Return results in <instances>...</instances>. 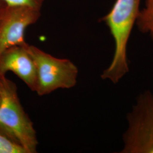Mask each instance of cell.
I'll use <instances>...</instances> for the list:
<instances>
[{"label":"cell","instance_id":"52a82bcc","mask_svg":"<svg viewBox=\"0 0 153 153\" xmlns=\"http://www.w3.org/2000/svg\"><path fill=\"white\" fill-rule=\"evenodd\" d=\"M136 23L141 32L149 33L153 39V0H146L145 7L139 12Z\"/></svg>","mask_w":153,"mask_h":153},{"label":"cell","instance_id":"7c38bea8","mask_svg":"<svg viewBox=\"0 0 153 153\" xmlns=\"http://www.w3.org/2000/svg\"><path fill=\"white\" fill-rule=\"evenodd\" d=\"M0 103H1V98H0Z\"/></svg>","mask_w":153,"mask_h":153},{"label":"cell","instance_id":"277c9868","mask_svg":"<svg viewBox=\"0 0 153 153\" xmlns=\"http://www.w3.org/2000/svg\"><path fill=\"white\" fill-rule=\"evenodd\" d=\"M121 153H153V93L140 94L127 116Z\"/></svg>","mask_w":153,"mask_h":153},{"label":"cell","instance_id":"8992f818","mask_svg":"<svg viewBox=\"0 0 153 153\" xmlns=\"http://www.w3.org/2000/svg\"><path fill=\"white\" fill-rule=\"evenodd\" d=\"M27 45L13 47L0 56V74L5 76L7 72L11 71L35 92L38 81L36 68Z\"/></svg>","mask_w":153,"mask_h":153},{"label":"cell","instance_id":"3957f363","mask_svg":"<svg viewBox=\"0 0 153 153\" xmlns=\"http://www.w3.org/2000/svg\"><path fill=\"white\" fill-rule=\"evenodd\" d=\"M27 49L35 62L37 71L35 93L44 96L55 90L69 89L76 85L78 69L71 60L60 59L27 44Z\"/></svg>","mask_w":153,"mask_h":153},{"label":"cell","instance_id":"30bf717a","mask_svg":"<svg viewBox=\"0 0 153 153\" xmlns=\"http://www.w3.org/2000/svg\"><path fill=\"white\" fill-rule=\"evenodd\" d=\"M6 78V77L5 76H2L0 74V91L3 86V85L5 81Z\"/></svg>","mask_w":153,"mask_h":153},{"label":"cell","instance_id":"6da1fadb","mask_svg":"<svg viewBox=\"0 0 153 153\" xmlns=\"http://www.w3.org/2000/svg\"><path fill=\"white\" fill-rule=\"evenodd\" d=\"M141 0H116L109 13L102 18L115 41V52L111 64L101 78L117 83L129 71L127 45L140 12Z\"/></svg>","mask_w":153,"mask_h":153},{"label":"cell","instance_id":"7a4b0ae2","mask_svg":"<svg viewBox=\"0 0 153 153\" xmlns=\"http://www.w3.org/2000/svg\"><path fill=\"white\" fill-rule=\"evenodd\" d=\"M0 129L27 153H36L38 141L33 123L21 104L16 85L7 78L0 91Z\"/></svg>","mask_w":153,"mask_h":153},{"label":"cell","instance_id":"9c48e42d","mask_svg":"<svg viewBox=\"0 0 153 153\" xmlns=\"http://www.w3.org/2000/svg\"><path fill=\"white\" fill-rule=\"evenodd\" d=\"M5 4L12 6H28L41 10L44 0H1Z\"/></svg>","mask_w":153,"mask_h":153},{"label":"cell","instance_id":"8fae6325","mask_svg":"<svg viewBox=\"0 0 153 153\" xmlns=\"http://www.w3.org/2000/svg\"><path fill=\"white\" fill-rule=\"evenodd\" d=\"M4 2L1 1V0H0V11H1V8H2V5H4Z\"/></svg>","mask_w":153,"mask_h":153},{"label":"cell","instance_id":"5b68a950","mask_svg":"<svg viewBox=\"0 0 153 153\" xmlns=\"http://www.w3.org/2000/svg\"><path fill=\"white\" fill-rule=\"evenodd\" d=\"M40 14V10L31 6L4 4L0 11V56L11 47L27 44L26 31Z\"/></svg>","mask_w":153,"mask_h":153},{"label":"cell","instance_id":"ba28073f","mask_svg":"<svg viewBox=\"0 0 153 153\" xmlns=\"http://www.w3.org/2000/svg\"><path fill=\"white\" fill-rule=\"evenodd\" d=\"M0 153H27L25 149L0 129Z\"/></svg>","mask_w":153,"mask_h":153}]
</instances>
